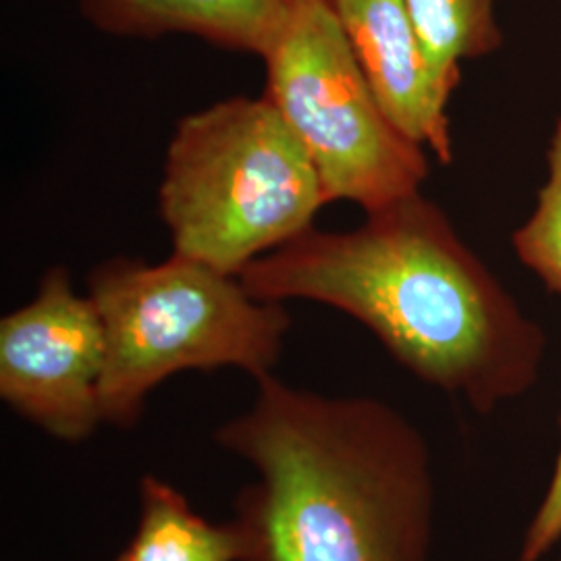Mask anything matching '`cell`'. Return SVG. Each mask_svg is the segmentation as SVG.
Segmentation results:
<instances>
[{"label":"cell","instance_id":"1","mask_svg":"<svg viewBox=\"0 0 561 561\" xmlns=\"http://www.w3.org/2000/svg\"><path fill=\"white\" fill-rule=\"evenodd\" d=\"M266 301L306 300L366 327L422 382L493 414L541 377L547 333L422 192L352 231L312 227L240 275Z\"/></svg>","mask_w":561,"mask_h":561},{"label":"cell","instance_id":"2","mask_svg":"<svg viewBox=\"0 0 561 561\" xmlns=\"http://www.w3.org/2000/svg\"><path fill=\"white\" fill-rule=\"evenodd\" d=\"M215 442L256 472L231 520L240 561H431L433 456L393 405L271 373Z\"/></svg>","mask_w":561,"mask_h":561},{"label":"cell","instance_id":"3","mask_svg":"<svg viewBox=\"0 0 561 561\" xmlns=\"http://www.w3.org/2000/svg\"><path fill=\"white\" fill-rule=\"evenodd\" d=\"M85 294L106 340L102 419L119 428L136 426L150 393L185 370L271 375L291 329L283 301L259 300L240 277L175 252L159 264L101 262Z\"/></svg>","mask_w":561,"mask_h":561},{"label":"cell","instance_id":"4","mask_svg":"<svg viewBox=\"0 0 561 561\" xmlns=\"http://www.w3.org/2000/svg\"><path fill=\"white\" fill-rule=\"evenodd\" d=\"M327 204L308 152L264 94L190 113L169 141L159 215L173 252L227 275L298 240Z\"/></svg>","mask_w":561,"mask_h":561},{"label":"cell","instance_id":"5","mask_svg":"<svg viewBox=\"0 0 561 561\" xmlns=\"http://www.w3.org/2000/svg\"><path fill=\"white\" fill-rule=\"evenodd\" d=\"M262 60L264 96L308 152L329 204L375 213L422 192L428 152L387 117L327 0H298Z\"/></svg>","mask_w":561,"mask_h":561},{"label":"cell","instance_id":"6","mask_svg":"<svg viewBox=\"0 0 561 561\" xmlns=\"http://www.w3.org/2000/svg\"><path fill=\"white\" fill-rule=\"evenodd\" d=\"M104 362L101 314L60 264L42 275L32 300L0 321V398L59 442H85L104 422Z\"/></svg>","mask_w":561,"mask_h":561},{"label":"cell","instance_id":"7","mask_svg":"<svg viewBox=\"0 0 561 561\" xmlns=\"http://www.w3.org/2000/svg\"><path fill=\"white\" fill-rule=\"evenodd\" d=\"M382 111L408 140L451 162L454 96L439 80L405 0H327Z\"/></svg>","mask_w":561,"mask_h":561},{"label":"cell","instance_id":"8","mask_svg":"<svg viewBox=\"0 0 561 561\" xmlns=\"http://www.w3.org/2000/svg\"><path fill=\"white\" fill-rule=\"evenodd\" d=\"M298 0H81V15L119 38L185 34L233 53L264 57Z\"/></svg>","mask_w":561,"mask_h":561},{"label":"cell","instance_id":"9","mask_svg":"<svg viewBox=\"0 0 561 561\" xmlns=\"http://www.w3.org/2000/svg\"><path fill=\"white\" fill-rule=\"evenodd\" d=\"M121 561H240V535L233 522L202 518L183 493L157 477L140 481L136 535Z\"/></svg>","mask_w":561,"mask_h":561},{"label":"cell","instance_id":"10","mask_svg":"<svg viewBox=\"0 0 561 561\" xmlns=\"http://www.w3.org/2000/svg\"><path fill=\"white\" fill-rule=\"evenodd\" d=\"M431 62L449 92L461 81V65L502 48L497 0H405Z\"/></svg>","mask_w":561,"mask_h":561},{"label":"cell","instance_id":"11","mask_svg":"<svg viewBox=\"0 0 561 561\" xmlns=\"http://www.w3.org/2000/svg\"><path fill=\"white\" fill-rule=\"evenodd\" d=\"M547 178L530 217L512 233L522 266L561 298V117L547 144Z\"/></svg>","mask_w":561,"mask_h":561},{"label":"cell","instance_id":"12","mask_svg":"<svg viewBox=\"0 0 561 561\" xmlns=\"http://www.w3.org/2000/svg\"><path fill=\"white\" fill-rule=\"evenodd\" d=\"M561 541V442L551 481L541 503L528 522L518 561H541Z\"/></svg>","mask_w":561,"mask_h":561},{"label":"cell","instance_id":"13","mask_svg":"<svg viewBox=\"0 0 561 561\" xmlns=\"http://www.w3.org/2000/svg\"><path fill=\"white\" fill-rule=\"evenodd\" d=\"M121 561V560H119Z\"/></svg>","mask_w":561,"mask_h":561}]
</instances>
